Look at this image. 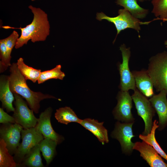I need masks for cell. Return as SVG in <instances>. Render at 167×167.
Instances as JSON below:
<instances>
[{
  "mask_svg": "<svg viewBox=\"0 0 167 167\" xmlns=\"http://www.w3.org/2000/svg\"><path fill=\"white\" fill-rule=\"evenodd\" d=\"M29 8L33 14L31 23L24 28H15L5 26L2 28L5 29H16L21 30V35L18 38L15 48L19 49L26 45L29 40L35 43L44 41L49 35L50 25L47 14L39 8L30 5Z\"/></svg>",
  "mask_w": 167,
  "mask_h": 167,
  "instance_id": "cell-1",
  "label": "cell"
},
{
  "mask_svg": "<svg viewBox=\"0 0 167 167\" xmlns=\"http://www.w3.org/2000/svg\"><path fill=\"white\" fill-rule=\"evenodd\" d=\"M10 74L9 76V87L13 93L21 96L26 101L29 107L37 113L40 108V102L45 99H58L52 96L44 94L40 92H34L28 87L26 79L21 73L17 63H13L10 67Z\"/></svg>",
  "mask_w": 167,
  "mask_h": 167,
  "instance_id": "cell-2",
  "label": "cell"
},
{
  "mask_svg": "<svg viewBox=\"0 0 167 167\" xmlns=\"http://www.w3.org/2000/svg\"><path fill=\"white\" fill-rule=\"evenodd\" d=\"M147 70L156 92L164 90L167 96V51L152 56Z\"/></svg>",
  "mask_w": 167,
  "mask_h": 167,
  "instance_id": "cell-3",
  "label": "cell"
},
{
  "mask_svg": "<svg viewBox=\"0 0 167 167\" xmlns=\"http://www.w3.org/2000/svg\"><path fill=\"white\" fill-rule=\"evenodd\" d=\"M118 15L115 17H110L101 12L96 14V19L100 21L105 19L113 23L117 30L115 41L117 35L122 30L128 28H132L139 33L141 30L140 25L148 24L150 22H141L140 20L134 17L125 9H119L118 11Z\"/></svg>",
  "mask_w": 167,
  "mask_h": 167,
  "instance_id": "cell-4",
  "label": "cell"
},
{
  "mask_svg": "<svg viewBox=\"0 0 167 167\" xmlns=\"http://www.w3.org/2000/svg\"><path fill=\"white\" fill-rule=\"evenodd\" d=\"M131 96L138 114L145 123V129L142 134L146 135L151 131L153 124L152 119L156 111L149 99L137 89L134 91Z\"/></svg>",
  "mask_w": 167,
  "mask_h": 167,
  "instance_id": "cell-5",
  "label": "cell"
},
{
  "mask_svg": "<svg viewBox=\"0 0 167 167\" xmlns=\"http://www.w3.org/2000/svg\"><path fill=\"white\" fill-rule=\"evenodd\" d=\"M22 142L18 147L13 156L15 162L20 166L25 156L44 138L35 127L23 129L21 131Z\"/></svg>",
  "mask_w": 167,
  "mask_h": 167,
  "instance_id": "cell-6",
  "label": "cell"
},
{
  "mask_svg": "<svg viewBox=\"0 0 167 167\" xmlns=\"http://www.w3.org/2000/svg\"><path fill=\"white\" fill-rule=\"evenodd\" d=\"M13 94L15 99V108L13 116L16 123L22 126L24 129L35 127L38 122V118L35 116L34 111L28 108L27 102L23 100L21 96Z\"/></svg>",
  "mask_w": 167,
  "mask_h": 167,
  "instance_id": "cell-7",
  "label": "cell"
},
{
  "mask_svg": "<svg viewBox=\"0 0 167 167\" xmlns=\"http://www.w3.org/2000/svg\"><path fill=\"white\" fill-rule=\"evenodd\" d=\"M121 52L122 61L118 65L120 75V84L119 86L121 91H128L130 90H135L137 88L132 72L130 71L129 62L131 56L130 48H127L124 44L120 47Z\"/></svg>",
  "mask_w": 167,
  "mask_h": 167,
  "instance_id": "cell-8",
  "label": "cell"
},
{
  "mask_svg": "<svg viewBox=\"0 0 167 167\" xmlns=\"http://www.w3.org/2000/svg\"><path fill=\"white\" fill-rule=\"evenodd\" d=\"M23 128L17 123L2 124L0 128V139L5 142L10 154H14L20 143L21 131Z\"/></svg>",
  "mask_w": 167,
  "mask_h": 167,
  "instance_id": "cell-9",
  "label": "cell"
},
{
  "mask_svg": "<svg viewBox=\"0 0 167 167\" xmlns=\"http://www.w3.org/2000/svg\"><path fill=\"white\" fill-rule=\"evenodd\" d=\"M117 99V104L113 111L115 118L123 122H134L135 118L131 111L133 100L129 92L119 91Z\"/></svg>",
  "mask_w": 167,
  "mask_h": 167,
  "instance_id": "cell-10",
  "label": "cell"
},
{
  "mask_svg": "<svg viewBox=\"0 0 167 167\" xmlns=\"http://www.w3.org/2000/svg\"><path fill=\"white\" fill-rule=\"evenodd\" d=\"M134 122L122 123L117 122L111 134V136L117 139L120 142L123 152L126 154L131 153L135 143L131 139L135 136L133 135L132 126Z\"/></svg>",
  "mask_w": 167,
  "mask_h": 167,
  "instance_id": "cell-11",
  "label": "cell"
},
{
  "mask_svg": "<svg viewBox=\"0 0 167 167\" xmlns=\"http://www.w3.org/2000/svg\"><path fill=\"white\" fill-rule=\"evenodd\" d=\"M52 112V108L49 107L41 113L35 127L38 132L43 135L44 138H49L56 141L58 144L63 141L64 138L62 136L56 132L52 127L50 121Z\"/></svg>",
  "mask_w": 167,
  "mask_h": 167,
  "instance_id": "cell-12",
  "label": "cell"
},
{
  "mask_svg": "<svg viewBox=\"0 0 167 167\" xmlns=\"http://www.w3.org/2000/svg\"><path fill=\"white\" fill-rule=\"evenodd\" d=\"M133 150L140 153V156L151 167H167L162 157L151 145L143 141L135 143Z\"/></svg>",
  "mask_w": 167,
  "mask_h": 167,
  "instance_id": "cell-13",
  "label": "cell"
},
{
  "mask_svg": "<svg viewBox=\"0 0 167 167\" xmlns=\"http://www.w3.org/2000/svg\"><path fill=\"white\" fill-rule=\"evenodd\" d=\"M165 92L163 90L157 94L154 95L149 99L159 118V131L163 130L167 126V99Z\"/></svg>",
  "mask_w": 167,
  "mask_h": 167,
  "instance_id": "cell-14",
  "label": "cell"
},
{
  "mask_svg": "<svg viewBox=\"0 0 167 167\" xmlns=\"http://www.w3.org/2000/svg\"><path fill=\"white\" fill-rule=\"evenodd\" d=\"M135 85L137 89L147 97H150L154 94L153 85L147 70L133 71Z\"/></svg>",
  "mask_w": 167,
  "mask_h": 167,
  "instance_id": "cell-15",
  "label": "cell"
},
{
  "mask_svg": "<svg viewBox=\"0 0 167 167\" xmlns=\"http://www.w3.org/2000/svg\"><path fill=\"white\" fill-rule=\"evenodd\" d=\"M9 87V76L2 75L0 77V100L2 108L6 109L7 112L15 110L12 102L15 99Z\"/></svg>",
  "mask_w": 167,
  "mask_h": 167,
  "instance_id": "cell-16",
  "label": "cell"
},
{
  "mask_svg": "<svg viewBox=\"0 0 167 167\" xmlns=\"http://www.w3.org/2000/svg\"><path fill=\"white\" fill-rule=\"evenodd\" d=\"M104 122H99L96 120L91 118L82 120L80 124L83 127L92 132L99 140L104 144L109 142L108 131L103 126Z\"/></svg>",
  "mask_w": 167,
  "mask_h": 167,
  "instance_id": "cell-17",
  "label": "cell"
},
{
  "mask_svg": "<svg viewBox=\"0 0 167 167\" xmlns=\"http://www.w3.org/2000/svg\"><path fill=\"white\" fill-rule=\"evenodd\" d=\"M116 2L139 19L145 18L149 13L148 10L142 7L138 4L137 0H116Z\"/></svg>",
  "mask_w": 167,
  "mask_h": 167,
  "instance_id": "cell-18",
  "label": "cell"
},
{
  "mask_svg": "<svg viewBox=\"0 0 167 167\" xmlns=\"http://www.w3.org/2000/svg\"><path fill=\"white\" fill-rule=\"evenodd\" d=\"M43 156L48 165L53 160L56 154V148L58 143L53 139L47 137L44 138L38 144Z\"/></svg>",
  "mask_w": 167,
  "mask_h": 167,
  "instance_id": "cell-19",
  "label": "cell"
},
{
  "mask_svg": "<svg viewBox=\"0 0 167 167\" xmlns=\"http://www.w3.org/2000/svg\"><path fill=\"white\" fill-rule=\"evenodd\" d=\"M55 117L58 122L66 125L71 122L80 124L82 120L77 117L72 109L67 106L57 109Z\"/></svg>",
  "mask_w": 167,
  "mask_h": 167,
  "instance_id": "cell-20",
  "label": "cell"
},
{
  "mask_svg": "<svg viewBox=\"0 0 167 167\" xmlns=\"http://www.w3.org/2000/svg\"><path fill=\"white\" fill-rule=\"evenodd\" d=\"M158 123V122L156 120H154L150 133L146 135L140 134L139 138L142 141L152 146L162 157L167 161V155L161 147L155 137L156 130L159 127Z\"/></svg>",
  "mask_w": 167,
  "mask_h": 167,
  "instance_id": "cell-21",
  "label": "cell"
},
{
  "mask_svg": "<svg viewBox=\"0 0 167 167\" xmlns=\"http://www.w3.org/2000/svg\"><path fill=\"white\" fill-rule=\"evenodd\" d=\"M39 144V143H38ZM37 144L25 156L20 166L30 167H44L40 154V149Z\"/></svg>",
  "mask_w": 167,
  "mask_h": 167,
  "instance_id": "cell-22",
  "label": "cell"
},
{
  "mask_svg": "<svg viewBox=\"0 0 167 167\" xmlns=\"http://www.w3.org/2000/svg\"><path fill=\"white\" fill-rule=\"evenodd\" d=\"M18 68L25 79L35 83L39 78L41 70L29 66L25 64L22 58H19L16 63Z\"/></svg>",
  "mask_w": 167,
  "mask_h": 167,
  "instance_id": "cell-23",
  "label": "cell"
},
{
  "mask_svg": "<svg viewBox=\"0 0 167 167\" xmlns=\"http://www.w3.org/2000/svg\"><path fill=\"white\" fill-rule=\"evenodd\" d=\"M19 166L17 164L9 152L6 144L2 139H0V167H16Z\"/></svg>",
  "mask_w": 167,
  "mask_h": 167,
  "instance_id": "cell-24",
  "label": "cell"
},
{
  "mask_svg": "<svg viewBox=\"0 0 167 167\" xmlns=\"http://www.w3.org/2000/svg\"><path fill=\"white\" fill-rule=\"evenodd\" d=\"M61 65H58L52 69L41 72L37 80L38 84H42L51 79L62 80L65 74L61 71Z\"/></svg>",
  "mask_w": 167,
  "mask_h": 167,
  "instance_id": "cell-25",
  "label": "cell"
},
{
  "mask_svg": "<svg viewBox=\"0 0 167 167\" xmlns=\"http://www.w3.org/2000/svg\"><path fill=\"white\" fill-rule=\"evenodd\" d=\"M0 72L5 71L11 64L10 61L11 57L7 49L5 39L0 40Z\"/></svg>",
  "mask_w": 167,
  "mask_h": 167,
  "instance_id": "cell-26",
  "label": "cell"
},
{
  "mask_svg": "<svg viewBox=\"0 0 167 167\" xmlns=\"http://www.w3.org/2000/svg\"><path fill=\"white\" fill-rule=\"evenodd\" d=\"M151 3L153 6L152 12L158 19L167 18V0H152Z\"/></svg>",
  "mask_w": 167,
  "mask_h": 167,
  "instance_id": "cell-27",
  "label": "cell"
},
{
  "mask_svg": "<svg viewBox=\"0 0 167 167\" xmlns=\"http://www.w3.org/2000/svg\"><path fill=\"white\" fill-rule=\"evenodd\" d=\"M19 36L18 32L14 31L9 36L5 38L6 47L10 54L13 48L16 45Z\"/></svg>",
  "mask_w": 167,
  "mask_h": 167,
  "instance_id": "cell-28",
  "label": "cell"
},
{
  "mask_svg": "<svg viewBox=\"0 0 167 167\" xmlns=\"http://www.w3.org/2000/svg\"><path fill=\"white\" fill-rule=\"evenodd\" d=\"M0 123L5 124L8 123H16L15 118L5 112L2 108H0Z\"/></svg>",
  "mask_w": 167,
  "mask_h": 167,
  "instance_id": "cell-29",
  "label": "cell"
},
{
  "mask_svg": "<svg viewBox=\"0 0 167 167\" xmlns=\"http://www.w3.org/2000/svg\"><path fill=\"white\" fill-rule=\"evenodd\" d=\"M164 45H165V47L167 48V40L165 41Z\"/></svg>",
  "mask_w": 167,
  "mask_h": 167,
  "instance_id": "cell-30",
  "label": "cell"
},
{
  "mask_svg": "<svg viewBox=\"0 0 167 167\" xmlns=\"http://www.w3.org/2000/svg\"><path fill=\"white\" fill-rule=\"evenodd\" d=\"M140 2H144V1H149L150 0H138Z\"/></svg>",
  "mask_w": 167,
  "mask_h": 167,
  "instance_id": "cell-31",
  "label": "cell"
},
{
  "mask_svg": "<svg viewBox=\"0 0 167 167\" xmlns=\"http://www.w3.org/2000/svg\"><path fill=\"white\" fill-rule=\"evenodd\" d=\"M163 21H167V18L163 19L162 20Z\"/></svg>",
  "mask_w": 167,
  "mask_h": 167,
  "instance_id": "cell-32",
  "label": "cell"
},
{
  "mask_svg": "<svg viewBox=\"0 0 167 167\" xmlns=\"http://www.w3.org/2000/svg\"><path fill=\"white\" fill-rule=\"evenodd\" d=\"M35 0H31V1H35Z\"/></svg>",
  "mask_w": 167,
  "mask_h": 167,
  "instance_id": "cell-33",
  "label": "cell"
}]
</instances>
